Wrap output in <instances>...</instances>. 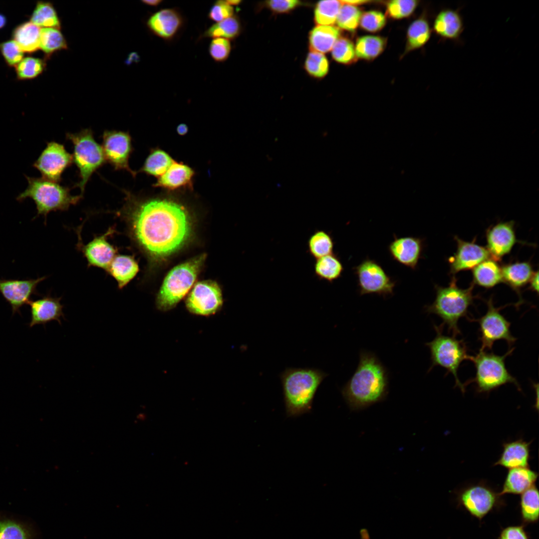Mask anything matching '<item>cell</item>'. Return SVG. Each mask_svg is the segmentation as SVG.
<instances>
[{
    "label": "cell",
    "instance_id": "1",
    "mask_svg": "<svg viewBox=\"0 0 539 539\" xmlns=\"http://www.w3.org/2000/svg\"><path fill=\"white\" fill-rule=\"evenodd\" d=\"M124 203L114 212L131 240L151 259L167 257L182 248L192 229L189 211L170 198H147L123 189Z\"/></svg>",
    "mask_w": 539,
    "mask_h": 539
},
{
    "label": "cell",
    "instance_id": "2",
    "mask_svg": "<svg viewBox=\"0 0 539 539\" xmlns=\"http://www.w3.org/2000/svg\"><path fill=\"white\" fill-rule=\"evenodd\" d=\"M388 383L387 370L376 355L362 350L357 369L341 392L350 410L358 411L384 400Z\"/></svg>",
    "mask_w": 539,
    "mask_h": 539
},
{
    "label": "cell",
    "instance_id": "3",
    "mask_svg": "<svg viewBox=\"0 0 539 539\" xmlns=\"http://www.w3.org/2000/svg\"><path fill=\"white\" fill-rule=\"evenodd\" d=\"M327 375L314 368H287L280 374L287 417H297L311 411L315 393Z\"/></svg>",
    "mask_w": 539,
    "mask_h": 539
},
{
    "label": "cell",
    "instance_id": "4",
    "mask_svg": "<svg viewBox=\"0 0 539 539\" xmlns=\"http://www.w3.org/2000/svg\"><path fill=\"white\" fill-rule=\"evenodd\" d=\"M474 283L466 289L459 287L453 277L448 286H435L436 297L430 305L424 307L428 313L438 315L443 320L442 325H446L453 336L461 333L458 326L459 319L467 315L469 307L475 297L473 294Z\"/></svg>",
    "mask_w": 539,
    "mask_h": 539
},
{
    "label": "cell",
    "instance_id": "5",
    "mask_svg": "<svg viewBox=\"0 0 539 539\" xmlns=\"http://www.w3.org/2000/svg\"><path fill=\"white\" fill-rule=\"evenodd\" d=\"M25 177L27 181V187L17 196L16 200L22 202L27 198L31 199L36 205L37 216L43 215L45 219L49 213L66 211L83 198L80 194L72 195L69 187L62 186L58 182L43 178L26 175Z\"/></svg>",
    "mask_w": 539,
    "mask_h": 539
},
{
    "label": "cell",
    "instance_id": "6",
    "mask_svg": "<svg viewBox=\"0 0 539 539\" xmlns=\"http://www.w3.org/2000/svg\"><path fill=\"white\" fill-rule=\"evenodd\" d=\"M206 256H197L173 268L165 277L156 298L157 308L166 311L174 307L194 284Z\"/></svg>",
    "mask_w": 539,
    "mask_h": 539
},
{
    "label": "cell",
    "instance_id": "7",
    "mask_svg": "<svg viewBox=\"0 0 539 539\" xmlns=\"http://www.w3.org/2000/svg\"><path fill=\"white\" fill-rule=\"evenodd\" d=\"M66 139L73 145V163L77 169L79 181L74 187L79 188L83 196L85 186L92 175L106 161L101 145L95 140L91 128L75 133H66Z\"/></svg>",
    "mask_w": 539,
    "mask_h": 539
},
{
    "label": "cell",
    "instance_id": "8",
    "mask_svg": "<svg viewBox=\"0 0 539 539\" xmlns=\"http://www.w3.org/2000/svg\"><path fill=\"white\" fill-rule=\"evenodd\" d=\"M514 348L509 349L504 355H499L492 352L479 350L475 356H471L476 368L474 378L464 384L474 383L478 393H488L500 386L508 384H514L519 390L521 386L516 378L508 370L505 359L513 352Z\"/></svg>",
    "mask_w": 539,
    "mask_h": 539
},
{
    "label": "cell",
    "instance_id": "9",
    "mask_svg": "<svg viewBox=\"0 0 539 539\" xmlns=\"http://www.w3.org/2000/svg\"><path fill=\"white\" fill-rule=\"evenodd\" d=\"M434 326L436 335L432 341L425 344L431 353V366L428 371L436 366L445 368L448 373H451L454 376L455 387H458L464 393L465 387L460 381L457 372L462 362L465 360H470L472 356L468 353L466 344L463 340H459L455 336L443 334L442 324Z\"/></svg>",
    "mask_w": 539,
    "mask_h": 539
},
{
    "label": "cell",
    "instance_id": "10",
    "mask_svg": "<svg viewBox=\"0 0 539 539\" xmlns=\"http://www.w3.org/2000/svg\"><path fill=\"white\" fill-rule=\"evenodd\" d=\"M457 496L458 505L479 520L503 503L499 493L483 482L462 488Z\"/></svg>",
    "mask_w": 539,
    "mask_h": 539
},
{
    "label": "cell",
    "instance_id": "11",
    "mask_svg": "<svg viewBox=\"0 0 539 539\" xmlns=\"http://www.w3.org/2000/svg\"><path fill=\"white\" fill-rule=\"evenodd\" d=\"M486 303V313L476 320L479 324V340L481 342L480 350H491L494 342L499 340H505L511 346L516 338L511 334V323L500 311L502 307H495L492 297Z\"/></svg>",
    "mask_w": 539,
    "mask_h": 539
},
{
    "label": "cell",
    "instance_id": "12",
    "mask_svg": "<svg viewBox=\"0 0 539 539\" xmlns=\"http://www.w3.org/2000/svg\"><path fill=\"white\" fill-rule=\"evenodd\" d=\"M354 270L360 295L376 294L386 298L393 294L395 280L375 261L366 258Z\"/></svg>",
    "mask_w": 539,
    "mask_h": 539
},
{
    "label": "cell",
    "instance_id": "13",
    "mask_svg": "<svg viewBox=\"0 0 539 539\" xmlns=\"http://www.w3.org/2000/svg\"><path fill=\"white\" fill-rule=\"evenodd\" d=\"M101 147L106 163L115 170H126L135 177L137 172L132 170L129 160L133 152L132 137L128 131L106 130L101 135Z\"/></svg>",
    "mask_w": 539,
    "mask_h": 539
},
{
    "label": "cell",
    "instance_id": "14",
    "mask_svg": "<svg viewBox=\"0 0 539 539\" xmlns=\"http://www.w3.org/2000/svg\"><path fill=\"white\" fill-rule=\"evenodd\" d=\"M73 163L72 155L65 146L56 141L46 143L38 158L32 164L42 178L56 182L62 181L63 172Z\"/></svg>",
    "mask_w": 539,
    "mask_h": 539
},
{
    "label": "cell",
    "instance_id": "15",
    "mask_svg": "<svg viewBox=\"0 0 539 539\" xmlns=\"http://www.w3.org/2000/svg\"><path fill=\"white\" fill-rule=\"evenodd\" d=\"M223 297L221 289L214 281L197 282L186 300V305L192 313L200 315L215 314L221 307Z\"/></svg>",
    "mask_w": 539,
    "mask_h": 539
},
{
    "label": "cell",
    "instance_id": "16",
    "mask_svg": "<svg viewBox=\"0 0 539 539\" xmlns=\"http://www.w3.org/2000/svg\"><path fill=\"white\" fill-rule=\"evenodd\" d=\"M77 232L78 236L77 247L86 259L88 267H97L106 271L118 253V249L108 242V238L116 232L115 227L109 228L105 233L94 236L93 240L85 245L81 242L79 230Z\"/></svg>",
    "mask_w": 539,
    "mask_h": 539
},
{
    "label": "cell",
    "instance_id": "17",
    "mask_svg": "<svg viewBox=\"0 0 539 539\" xmlns=\"http://www.w3.org/2000/svg\"><path fill=\"white\" fill-rule=\"evenodd\" d=\"M184 24L183 16L174 8L160 9L152 14L147 21L150 30L167 41L174 39L182 30Z\"/></svg>",
    "mask_w": 539,
    "mask_h": 539
},
{
    "label": "cell",
    "instance_id": "18",
    "mask_svg": "<svg viewBox=\"0 0 539 539\" xmlns=\"http://www.w3.org/2000/svg\"><path fill=\"white\" fill-rule=\"evenodd\" d=\"M457 249L455 254L449 259L450 272L454 274L462 270L473 269L491 256L486 248L475 243L463 241L455 237Z\"/></svg>",
    "mask_w": 539,
    "mask_h": 539
},
{
    "label": "cell",
    "instance_id": "19",
    "mask_svg": "<svg viewBox=\"0 0 539 539\" xmlns=\"http://www.w3.org/2000/svg\"><path fill=\"white\" fill-rule=\"evenodd\" d=\"M513 221L499 223L486 232L487 248L491 259L498 261L510 253L518 240Z\"/></svg>",
    "mask_w": 539,
    "mask_h": 539
},
{
    "label": "cell",
    "instance_id": "20",
    "mask_svg": "<svg viewBox=\"0 0 539 539\" xmlns=\"http://www.w3.org/2000/svg\"><path fill=\"white\" fill-rule=\"evenodd\" d=\"M45 276L27 280L0 279V292L10 305L13 313L19 312L20 308L28 304L30 297L36 293L38 284Z\"/></svg>",
    "mask_w": 539,
    "mask_h": 539
},
{
    "label": "cell",
    "instance_id": "21",
    "mask_svg": "<svg viewBox=\"0 0 539 539\" xmlns=\"http://www.w3.org/2000/svg\"><path fill=\"white\" fill-rule=\"evenodd\" d=\"M423 248V240L420 238L394 236L388 250L394 260L414 270L422 256Z\"/></svg>",
    "mask_w": 539,
    "mask_h": 539
},
{
    "label": "cell",
    "instance_id": "22",
    "mask_svg": "<svg viewBox=\"0 0 539 539\" xmlns=\"http://www.w3.org/2000/svg\"><path fill=\"white\" fill-rule=\"evenodd\" d=\"M195 171L189 165L174 160L168 170L152 185L168 191L180 189L193 190Z\"/></svg>",
    "mask_w": 539,
    "mask_h": 539
},
{
    "label": "cell",
    "instance_id": "23",
    "mask_svg": "<svg viewBox=\"0 0 539 539\" xmlns=\"http://www.w3.org/2000/svg\"><path fill=\"white\" fill-rule=\"evenodd\" d=\"M61 298L46 295L39 299L30 300L28 303L31 312L29 327L37 324L45 325L53 320L61 324V318L65 319Z\"/></svg>",
    "mask_w": 539,
    "mask_h": 539
},
{
    "label": "cell",
    "instance_id": "24",
    "mask_svg": "<svg viewBox=\"0 0 539 539\" xmlns=\"http://www.w3.org/2000/svg\"><path fill=\"white\" fill-rule=\"evenodd\" d=\"M433 29L444 40L458 41L464 30V24L460 10L449 8L441 10L435 17Z\"/></svg>",
    "mask_w": 539,
    "mask_h": 539
},
{
    "label": "cell",
    "instance_id": "25",
    "mask_svg": "<svg viewBox=\"0 0 539 539\" xmlns=\"http://www.w3.org/2000/svg\"><path fill=\"white\" fill-rule=\"evenodd\" d=\"M531 443L523 439L504 443L503 452L494 466H501L509 469L529 467Z\"/></svg>",
    "mask_w": 539,
    "mask_h": 539
},
{
    "label": "cell",
    "instance_id": "26",
    "mask_svg": "<svg viewBox=\"0 0 539 539\" xmlns=\"http://www.w3.org/2000/svg\"><path fill=\"white\" fill-rule=\"evenodd\" d=\"M538 474L528 467H519L509 469L499 495L507 494H522L535 485Z\"/></svg>",
    "mask_w": 539,
    "mask_h": 539
},
{
    "label": "cell",
    "instance_id": "27",
    "mask_svg": "<svg viewBox=\"0 0 539 539\" xmlns=\"http://www.w3.org/2000/svg\"><path fill=\"white\" fill-rule=\"evenodd\" d=\"M138 271V264L133 256L116 255L106 271L116 280L121 289L134 278Z\"/></svg>",
    "mask_w": 539,
    "mask_h": 539
},
{
    "label": "cell",
    "instance_id": "28",
    "mask_svg": "<svg viewBox=\"0 0 539 539\" xmlns=\"http://www.w3.org/2000/svg\"><path fill=\"white\" fill-rule=\"evenodd\" d=\"M503 281L520 294L521 289L530 281L534 271L530 263L517 262L501 267Z\"/></svg>",
    "mask_w": 539,
    "mask_h": 539
},
{
    "label": "cell",
    "instance_id": "29",
    "mask_svg": "<svg viewBox=\"0 0 539 539\" xmlns=\"http://www.w3.org/2000/svg\"><path fill=\"white\" fill-rule=\"evenodd\" d=\"M340 34L339 29L335 26L317 25L309 33L310 51L323 54L329 52L340 37Z\"/></svg>",
    "mask_w": 539,
    "mask_h": 539
},
{
    "label": "cell",
    "instance_id": "30",
    "mask_svg": "<svg viewBox=\"0 0 539 539\" xmlns=\"http://www.w3.org/2000/svg\"><path fill=\"white\" fill-rule=\"evenodd\" d=\"M473 283L486 288L493 287L503 281L501 267L490 258L473 269Z\"/></svg>",
    "mask_w": 539,
    "mask_h": 539
},
{
    "label": "cell",
    "instance_id": "31",
    "mask_svg": "<svg viewBox=\"0 0 539 539\" xmlns=\"http://www.w3.org/2000/svg\"><path fill=\"white\" fill-rule=\"evenodd\" d=\"M40 27L31 21L17 25L13 30V40L23 52L32 53L39 49Z\"/></svg>",
    "mask_w": 539,
    "mask_h": 539
},
{
    "label": "cell",
    "instance_id": "32",
    "mask_svg": "<svg viewBox=\"0 0 539 539\" xmlns=\"http://www.w3.org/2000/svg\"><path fill=\"white\" fill-rule=\"evenodd\" d=\"M174 160L164 150L158 147L152 148L143 166L137 172L158 178L168 170Z\"/></svg>",
    "mask_w": 539,
    "mask_h": 539
},
{
    "label": "cell",
    "instance_id": "33",
    "mask_svg": "<svg viewBox=\"0 0 539 539\" xmlns=\"http://www.w3.org/2000/svg\"><path fill=\"white\" fill-rule=\"evenodd\" d=\"M431 35L428 20L424 17L414 20L408 27L405 53L419 48L427 43Z\"/></svg>",
    "mask_w": 539,
    "mask_h": 539
},
{
    "label": "cell",
    "instance_id": "34",
    "mask_svg": "<svg viewBox=\"0 0 539 539\" xmlns=\"http://www.w3.org/2000/svg\"><path fill=\"white\" fill-rule=\"evenodd\" d=\"M314 269L319 279L332 282L341 276L344 268L339 258L332 253L316 259Z\"/></svg>",
    "mask_w": 539,
    "mask_h": 539
},
{
    "label": "cell",
    "instance_id": "35",
    "mask_svg": "<svg viewBox=\"0 0 539 539\" xmlns=\"http://www.w3.org/2000/svg\"><path fill=\"white\" fill-rule=\"evenodd\" d=\"M386 45V39L383 37L374 35L360 37L357 39L354 46L356 57L373 60L382 53Z\"/></svg>",
    "mask_w": 539,
    "mask_h": 539
},
{
    "label": "cell",
    "instance_id": "36",
    "mask_svg": "<svg viewBox=\"0 0 539 539\" xmlns=\"http://www.w3.org/2000/svg\"><path fill=\"white\" fill-rule=\"evenodd\" d=\"M241 31V24L239 19L233 15L211 25L200 36L199 39L221 37L233 39L240 34Z\"/></svg>",
    "mask_w": 539,
    "mask_h": 539
},
{
    "label": "cell",
    "instance_id": "37",
    "mask_svg": "<svg viewBox=\"0 0 539 539\" xmlns=\"http://www.w3.org/2000/svg\"><path fill=\"white\" fill-rule=\"evenodd\" d=\"M539 500V491L535 485L522 494L520 505L524 524L535 523L538 521Z\"/></svg>",
    "mask_w": 539,
    "mask_h": 539
},
{
    "label": "cell",
    "instance_id": "38",
    "mask_svg": "<svg viewBox=\"0 0 539 539\" xmlns=\"http://www.w3.org/2000/svg\"><path fill=\"white\" fill-rule=\"evenodd\" d=\"M30 21L39 27L59 29L60 23L56 12L50 3L38 1L30 16Z\"/></svg>",
    "mask_w": 539,
    "mask_h": 539
},
{
    "label": "cell",
    "instance_id": "39",
    "mask_svg": "<svg viewBox=\"0 0 539 539\" xmlns=\"http://www.w3.org/2000/svg\"><path fill=\"white\" fill-rule=\"evenodd\" d=\"M342 0H321L316 4L314 10V20L317 25H332L336 22Z\"/></svg>",
    "mask_w": 539,
    "mask_h": 539
},
{
    "label": "cell",
    "instance_id": "40",
    "mask_svg": "<svg viewBox=\"0 0 539 539\" xmlns=\"http://www.w3.org/2000/svg\"><path fill=\"white\" fill-rule=\"evenodd\" d=\"M333 248L332 237L323 230L315 232L308 241V252L316 259L332 254Z\"/></svg>",
    "mask_w": 539,
    "mask_h": 539
},
{
    "label": "cell",
    "instance_id": "41",
    "mask_svg": "<svg viewBox=\"0 0 539 539\" xmlns=\"http://www.w3.org/2000/svg\"><path fill=\"white\" fill-rule=\"evenodd\" d=\"M66 47V41L58 29L49 27L41 29L39 48L47 55Z\"/></svg>",
    "mask_w": 539,
    "mask_h": 539
},
{
    "label": "cell",
    "instance_id": "42",
    "mask_svg": "<svg viewBox=\"0 0 539 539\" xmlns=\"http://www.w3.org/2000/svg\"><path fill=\"white\" fill-rule=\"evenodd\" d=\"M0 539H32V534L22 523L9 519H0Z\"/></svg>",
    "mask_w": 539,
    "mask_h": 539
},
{
    "label": "cell",
    "instance_id": "43",
    "mask_svg": "<svg viewBox=\"0 0 539 539\" xmlns=\"http://www.w3.org/2000/svg\"><path fill=\"white\" fill-rule=\"evenodd\" d=\"M361 14V10L357 6L343 2V5L337 15L336 23L339 28L353 32L359 24Z\"/></svg>",
    "mask_w": 539,
    "mask_h": 539
},
{
    "label": "cell",
    "instance_id": "44",
    "mask_svg": "<svg viewBox=\"0 0 539 539\" xmlns=\"http://www.w3.org/2000/svg\"><path fill=\"white\" fill-rule=\"evenodd\" d=\"M331 54L334 60L344 64H352L357 59L353 43L346 37L337 39L332 48Z\"/></svg>",
    "mask_w": 539,
    "mask_h": 539
},
{
    "label": "cell",
    "instance_id": "45",
    "mask_svg": "<svg viewBox=\"0 0 539 539\" xmlns=\"http://www.w3.org/2000/svg\"><path fill=\"white\" fill-rule=\"evenodd\" d=\"M45 63L43 60L33 57L23 58L15 66L17 78L19 80L34 78L43 71Z\"/></svg>",
    "mask_w": 539,
    "mask_h": 539
},
{
    "label": "cell",
    "instance_id": "46",
    "mask_svg": "<svg viewBox=\"0 0 539 539\" xmlns=\"http://www.w3.org/2000/svg\"><path fill=\"white\" fill-rule=\"evenodd\" d=\"M304 67L310 75L320 78L327 74L329 63L323 53L310 51L305 59Z\"/></svg>",
    "mask_w": 539,
    "mask_h": 539
},
{
    "label": "cell",
    "instance_id": "47",
    "mask_svg": "<svg viewBox=\"0 0 539 539\" xmlns=\"http://www.w3.org/2000/svg\"><path fill=\"white\" fill-rule=\"evenodd\" d=\"M418 4L415 0H393L386 4V14L393 19H401L410 16Z\"/></svg>",
    "mask_w": 539,
    "mask_h": 539
},
{
    "label": "cell",
    "instance_id": "48",
    "mask_svg": "<svg viewBox=\"0 0 539 539\" xmlns=\"http://www.w3.org/2000/svg\"><path fill=\"white\" fill-rule=\"evenodd\" d=\"M386 23L385 15L378 10H369L362 13L359 24L367 31L376 32L381 30Z\"/></svg>",
    "mask_w": 539,
    "mask_h": 539
},
{
    "label": "cell",
    "instance_id": "49",
    "mask_svg": "<svg viewBox=\"0 0 539 539\" xmlns=\"http://www.w3.org/2000/svg\"><path fill=\"white\" fill-rule=\"evenodd\" d=\"M231 48L229 39L221 37L214 38L210 43L209 52L215 61L223 62L228 58Z\"/></svg>",
    "mask_w": 539,
    "mask_h": 539
},
{
    "label": "cell",
    "instance_id": "50",
    "mask_svg": "<svg viewBox=\"0 0 539 539\" xmlns=\"http://www.w3.org/2000/svg\"><path fill=\"white\" fill-rule=\"evenodd\" d=\"M0 51L10 67H15L23 59V52L13 40L0 43Z\"/></svg>",
    "mask_w": 539,
    "mask_h": 539
},
{
    "label": "cell",
    "instance_id": "51",
    "mask_svg": "<svg viewBox=\"0 0 539 539\" xmlns=\"http://www.w3.org/2000/svg\"><path fill=\"white\" fill-rule=\"evenodd\" d=\"M234 8L227 4L225 0L215 2L209 10L208 18L216 22L222 21L234 14Z\"/></svg>",
    "mask_w": 539,
    "mask_h": 539
},
{
    "label": "cell",
    "instance_id": "52",
    "mask_svg": "<svg viewBox=\"0 0 539 539\" xmlns=\"http://www.w3.org/2000/svg\"><path fill=\"white\" fill-rule=\"evenodd\" d=\"M300 4V1L297 0H272L266 3L268 7L277 13L289 12Z\"/></svg>",
    "mask_w": 539,
    "mask_h": 539
},
{
    "label": "cell",
    "instance_id": "53",
    "mask_svg": "<svg viewBox=\"0 0 539 539\" xmlns=\"http://www.w3.org/2000/svg\"><path fill=\"white\" fill-rule=\"evenodd\" d=\"M498 539H530V537L523 525L509 526L503 529Z\"/></svg>",
    "mask_w": 539,
    "mask_h": 539
},
{
    "label": "cell",
    "instance_id": "54",
    "mask_svg": "<svg viewBox=\"0 0 539 539\" xmlns=\"http://www.w3.org/2000/svg\"><path fill=\"white\" fill-rule=\"evenodd\" d=\"M529 288L533 291L539 292V271H534L529 281Z\"/></svg>",
    "mask_w": 539,
    "mask_h": 539
},
{
    "label": "cell",
    "instance_id": "55",
    "mask_svg": "<svg viewBox=\"0 0 539 539\" xmlns=\"http://www.w3.org/2000/svg\"><path fill=\"white\" fill-rule=\"evenodd\" d=\"M176 130L179 135L183 136L187 134L188 128L185 124H180L177 126Z\"/></svg>",
    "mask_w": 539,
    "mask_h": 539
},
{
    "label": "cell",
    "instance_id": "56",
    "mask_svg": "<svg viewBox=\"0 0 539 539\" xmlns=\"http://www.w3.org/2000/svg\"><path fill=\"white\" fill-rule=\"evenodd\" d=\"M142 2L143 3H144V4L150 5V6H157L159 5V4H160V3L163 2V0H142Z\"/></svg>",
    "mask_w": 539,
    "mask_h": 539
},
{
    "label": "cell",
    "instance_id": "57",
    "mask_svg": "<svg viewBox=\"0 0 539 539\" xmlns=\"http://www.w3.org/2000/svg\"><path fill=\"white\" fill-rule=\"evenodd\" d=\"M6 19L5 17L3 15L0 14V28H1L4 26L6 24Z\"/></svg>",
    "mask_w": 539,
    "mask_h": 539
},
{
    "label": "cell",
    "instance_id": "58",
    "mask_svg": "<svg viewBox=\"0 0 539 539\" xmlns=\"http://www.w3.org/2000/svg\"><path fill=\"white\" fill-rule=\"evenodd\" d=\"M225 1L227 4H228L231 5V6L238 5V4H240V2H241V0H225Z\"/></svg>",
    "mask_w": 539,
    "mask_h": 539
}]
</instances>
